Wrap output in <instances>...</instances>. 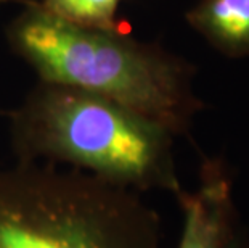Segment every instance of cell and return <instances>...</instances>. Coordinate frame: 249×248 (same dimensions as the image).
Returning <instances> with one entry per match:
<instances>
[{"mask_svg": "<svg viewBox=\"0 0 249 248\" xmlns=\"http://www.w3.org/2000/svg\"><path fill=\"white\" fill-rule=\"evenodd\" d=\"M7 40L39 81L114 100L174 135H188L195 116L206 108L195 95L192 63L134 39L125 29L79 26L28 0L10 21Z\"/></svg>", "mask_w": 249, "mask_h": 248, "instance_id": "cell-1", "label": "cell"}, {"mask_svg": "<svg viewBox=\"0 0 249 248\" xmlns=\"http://www.w3.org/2000/svg\"><path fill=\"white\" fill-rule=\"evenodd\" d=\"M17 161L68 165L135 192L180 186L174 135L167 128L114 100L61 86L39 84L8 113Z\"/></svg>", "mask_w": 249, "mask_h": 248, "instance_id": "cell-2", "label": "cell"}, {"mask_svg": "<svg viewBox=\"0 0 249 248\" xmlns=\"http://www.w3.org/2000/svg\"><path fill=\"white\" fill-rule=\"evenodd\" d=\"M139 192L45 161L0 168V248H160Z\"/></svg>", "mask_w": 249, "mask_h": 248, "instance_id": "cell-3", "label": "cell"}, {"mask_svg": "<svg viewBox=\"0 0 249 248\" xmlns=\"http://www.w3.org/2000/svg\"><path fill=\"white\" fill-rule=\"evenodd\" d=\"M183 214L177 248H249V234L233 200V177L222 158L203 156L195 191L174 195Z\"/></svg>", "mask_w": 249, "mask_h": 248, "instance_id": "cell-4", "label": "cell"}, {"mask_svg": "<svg viewBox=\"0 0 249 248\" xmlns=\"http://www.w3.org/2000/svg\"><path fill=\"white\" fill-rule=\"evenodd\" d=\"M187 21L220 54L249 57V0H199Z\"/></svg>", "mask_w": 249, "mask_h": 248, "instance_id": "cell-5", "label": "cell"}, {"mask_svg": "<svg viewBox=\"0 0 249 248\" xmlns=\"http://www.w3.org/2000/svg\"><path fill=\"white\" fill-rule=\"evenodd\" d=\"M123 0H42L40 7L70 23L97 29H125L118 18Z\"/></svg>", "mask_w": 249, "mask_h": 248, "instance_id": "cell-6", "label": "cell"}, {"mask_svg": "<svg viewBox=\"0 0 249 248\" xmlns=\"http://www.w3.org/2000/svg\"><path fill=\"white\" fill-rule=\"evenodd\" d=\"M2 2H3V0H0V3H2Z\"/></svg>", "mask_w": 249, "mask_h": 248, "instance_id": "cell-7", "label": "cell"}]
</instances>
